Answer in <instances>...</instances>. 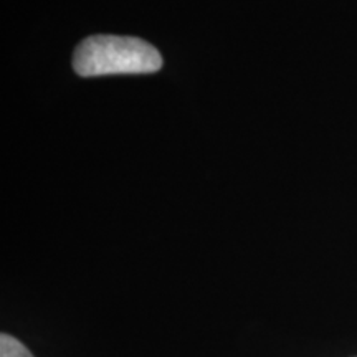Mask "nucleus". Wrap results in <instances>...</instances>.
Returning <instances> with one entry per match:
<instances>
[{"label":"nucleus","instance_id":"obj_1","mask_svg":"<svg viewBox=\"0 0 357 357\" xmlns=\"http://www.w3.org/2000/svg\"><path fill=\"white\" fill-rule=\"evenodd\" d=\"M160 66L162 58L153 45L118 35H93L84 38L73 55V68L84 78L154 73Z\"/></svg>","mask_w":357,"mask_h":357},{"label":"nucleus","instance_id":"obj_2","mask_svg":"<svg viewBox=\"0 0 357 357\" xmlns=\"http://www.w3.org/2000/svg\"><path fill=\"white\" fill-rule=\"evenodd\" d=\"M0 357H33L24 346V342H20L19 339H15L10 334L3 333L0 336Z\"/></svg>","mask_w":357,"mask_h":357}]
</instances>
